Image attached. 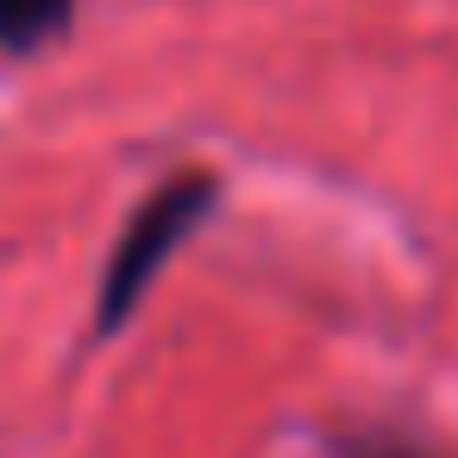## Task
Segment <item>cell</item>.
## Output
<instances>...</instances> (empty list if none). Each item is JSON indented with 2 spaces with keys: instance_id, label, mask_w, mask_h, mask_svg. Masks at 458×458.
<instances>
[{
  "instance_id": "obj_1",
  "label": "cell",
  "mask_w": 458,
  "mask_h": 458,
  "mask_svg": "<svg viewBox=\"0 0 458 458\" xmlns=\"http://www.w3.org/2000/svg\"><path fill=\"white\" fill-rule=\"evenodd\" d=\"M208 201H214V182H208V176H182V182L157 189V195L132 214V226H126V239L114 245L107 276H101V327H120V320L145 301V289H151L157 270H164V258L201 226Z\"/></svg>"
},
{
  "instance_id": "obj_2",
  "label": "cell",
  "mask_w": 458,
  "mask_h": 458,
  "mask_svg": "<svg viewBox=\"0 0 458 458\" xmlns=\"http://www.w3.org/2000/svg\"><path fill=\"white\" fill-rule=\"evenodd\" d=\"M70 26V0H0V51H38Z\"/></svg>"
}]
</instances>
